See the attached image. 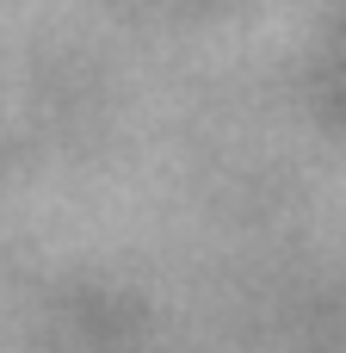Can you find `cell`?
I'll return each mask as SVG.
<instances>
[]
</instances>
